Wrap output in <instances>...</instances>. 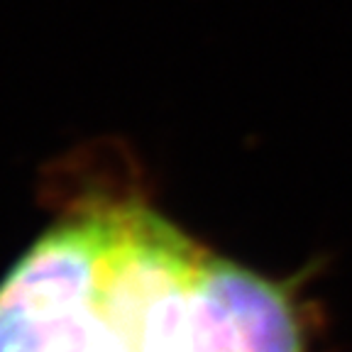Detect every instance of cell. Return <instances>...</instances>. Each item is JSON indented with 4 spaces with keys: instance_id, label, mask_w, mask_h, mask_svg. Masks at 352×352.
Instances as JSON below:
<instances>
[{
    "instance_id": "obj_2",
    "label": "cell",
    "mask_w": 352,
    "mask_h": 352,
    "mask_svg": "<svg viewBox=\"0 0 352 352\" xmlns=\"http://www.w3.org/2000/svg\"><path fill=\"white\" fill-rule=\"evenodd\" d=\"M204 262L206 254L169 223L138 206H118L98 308L135 340L144 311L164 294L193 284Z\"/></svg>"
},
{
    "instance_id": "obj_4",
    "label": "cell",
    "mask_w": 352,
    "mask_h": 352,
    "mask_svg": "<svg viewBox=\"0 0 352 352\" xmlns=\"http://www.w3.org/2000/svg\"><path fill=\"white\" fill-rule=\"evenodd\" d=\"M52 352H135V345L98 306H88L61 323Z\"/></svg>"
},
{
    "instance_id": "obj_5",
    "label": "cell",
    "mask_w": 352,
    "mask_h": 352,
    "mask_svg": "<svg viewBox=\"0 0 352 352\" xmlns=\"http://www.w3.org/2000/svg\"><path fill=\"white\" fill-rule=\"evenodd\" d=\"M61 323L0 301V352H52Z\"/></svg>"
},
{
    "instance_id": "obj_3",
    "label": "cell",
    "mask_w": 352,
    "mask_h": 352,
    "mask_svg": "<svg viewBox=\"0 0 352 352\" xmlns=\"http://www.w3.org/2000/svg\"><path fill=\"white\" fill-rule=\"evenodd\" d=\"M198 281L226 316L235 352H301L294 308L274 284L213 257Z\"/></svg>"
},
{
    "instance_id": "obj_1",
    "label": "cell",
    "mask_w": 352,
    "mask_h": 352,
    "mask_svg": "<svg viewBox=\"0 0 352 352\" xmlns=\"http://www.w3.org/2000/svg\"><path fill=\"white\" fill-rule=\"evenodd\" d=\"M118 208H98L37 240L0 284V301L61 323L98 306Z\"/></svg>"
}]
</instances>
